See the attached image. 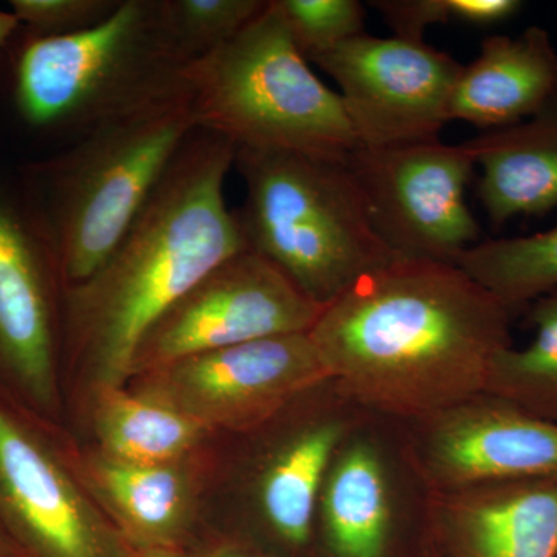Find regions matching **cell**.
Returning a JSON list of instances; mask_svg holds the SVG:
<instances>
[{"instance_id":"22","label":"cell","mask_w":557,"mask_h":557,"mask_svg":"<svg viewBox=\"0 0 557 557\" xmlns=\"http://www.w3.org/2000/svg\"><path fill=\"white\" fill-rule=\"evenodd\" d=\"M525 313L533 339L497 355L483 392L557 424V292L531 302Z\"/></svg>"},{"instance_id":"5","label":"cell","mask_w":557,"mask_h":557,"mask_svg":"<svg viewBox=\"0 0 557 557\" xmlns=\"http://www.w3.org/2000/svg\"><path fill=\"white\" fill-rule=\"evenodd\" d=\"M183 75L197 129L236 149L346 160L359 146L338 91L299 53L270 0L236 38L189 62Z\"/></svg>"},{"instance_id":"24","label":"cell","mask_w":557,"mask_h":557,"mask_svg":"<svg viewBox=\"0 0 557 557\" xmlns=\"http://www.w3.org/2000/svg\"><path fill=\"white\" fill-rule=\"evenodd\" d=\"M289 39L307 61L366 33L358 0H270Z\"/></svg>"},{"instance_id":"20","label":"cell","mask_w":557,"mask_h":557,"mask_svg":"<svg viewBox=\"0 0 557 557\" xmlns=\"http://www.w3.org/2000/svg\"><path fill=\"white\" fill-rule=\"evenodd\" d=\"M94 423L100 453L131 463H178L209 432L163 399L124 387H95Z\"/></svg>"},{"instance_id":"25","label":"cell","mask_w":557,"mask_h":557,"mask_svg":"<svg viewBox=\"0 0 557 557\" xmlns=\"http://www.w3.org/2000/svg\"><path fill=\"white\" fill-rule=\"evenodd\" d=\"M10 5L32 36H64L108 20L120 0H10Z\"/></svg>"},{"instance_id":"8","label":"cell","mask_w":557,"mask_h":557,"mask_svg":"<svg viewBox=\"0 0 557 557\" xmlns=\"http://www.w3.org/2000/svg\"><path fill=\"white\" fill-rule=\"evenodd\" d=\"M346 164L373 230L395 258L457 265L479 244L482 230L465 197L478 168L467 141L358 146Z\"/></svg>"},{"instance_id":"16","label":"cell","mask_w":557,"mask_h":557,"mask_svg":"<svg viewBox=\"0 0 557 557\" xmlns=\"http://www.w3.org/2000/svg\"><path fill=\"white\" fill-rule=\"evenodd\" d=\"M440 557H557V475L434 491Z\"/></svg>"},{"instance_id":"28","label":"cell","mask_w":557,"mask_h":557,"mask_svg":"<svg viewBox=\"0 0 557 557\" xmlns=\"http://www.w3.org/2000/svg\"><path fill=\"white\" fill-rule=\"evenodd\" d=\"M199 557H273L240 537L222 539L205 549Z\"/></svg>"},{"instance_id":"15","label":"cell","mask_w":557,"mask_h":557,"mask_svg":"<svg viewBox=\"0 0 557 557\" xmlns=\"http://www.w3.org/2000/svg\"><path fill=\"white\" fill-rule=\"evenodd\" d=\"M406 424L432 491L557 475V424L486 392Z\"/></svg>"},{"instance_id":"3","label":"cell","mask_w":557,"mask_h":557,"mask_svg":"<svg viewBox=\"0 0 557 557\" xmlns=\"http://www.w3.org/2000/svg\"><path fill=\"white\" fill-rule=\"evenodd\" d=\"M347 159V157H346ZM245 244L319 306L397 260L373 230L346 160L236 149Z\"/></svg>"},{"instance_id":"29","label":"cell","mask_w":557,"mask_h":557,"mask_svg":"<svg viewBox=\"0 0 557 557\" xmlns=\"http://www.w3.org/2000/svg\"><path fill=\"white\" fill-rule=\"evenodd\" d=\"M121 557H190L182 547H143L124 541L123 556Z\"/></svg>"},{"instance_id":"13","label":"cell","mask_w":557,"mask_h":557,"mask_svg":"<svg viewBox=\"0 0 557 557\" xmlns=\"http://www.w3.org/2000/svg\"><path fill=\"white\" fill-rule=\"evenodd\" d=\"M146 394L208 431L247 434L330 380L307 333L273 336L180 359L143 375Z\"/></svg>"},{"instance_id":"7","label":"cell","mask_w":557,"mask_h":557,"mask_svg":"<svg viewBox=\"0 0 557 557\" xmlns=\"http://www.w3.org/2000/svg\"><path fill=\"white\" fill-rule=\"evenodd\" d=\"M432 494L406 421L364 410L325 472L313 557H426Z\"/></svg>"},{"instance_id":"18","label":"cell","mask_w":557,"mask_h":557,"mask_svg":"<svg viewBox=\"0 0 557 557\" xmlns=\"http://www.w3.org/2000/svg\"><path fill=\"white\" fill-rule=\"evenodd\" d=\"M480 203L494 226L557 208V100L533 119L468 139Z\"/></svg>"},{"instance_id":"6","label":"cell","mask_w":557,"mask_h":557,"mask_svg":"<svg viewBox=\"0 0 557 557\" xmlns=\"http://www.w3.org/2000/svg\"><path fill=\"white\" fill-rule=\"evenodd\" d=\"M186 65L161 0H120L87 30L32 36L17 57L14 98L32 126L84 135L186 94Z\"/></svg>"},{"instance_id":"27","label":"cell","mask_w":557,"mask_h":557,"mask_svg":"<svg viewBox=\"0 0 557 557\" xmlns=\"http://www.w3.org/2000/svg\"><path fill=\"white\" fill-rule=\"evenodd\" d=\"M453 21L472 27H493L522 10L519 0H449Z\"/></svg>"},{"instance_id":"17","label":"cell","mask_w":557,"mask_h":557,"mask_svg":"<svg viewBox=\"0 0 557 557\" xmlns=\"http://www.w3.org/2000/svg\"><path fill=\"white\" fill-rule=\"evenodd\" d=\"M557 100V50L545 28L516 38L487 36L479 57L463 65L449 101V120L482 132L515 126Z\"/></svg>"},{"instance_id":"2","label":"cell","mask_w":557,"mask_h":557,"mask_svg":"<svg viewBox=\"0 0 557 557\" xmlns=\"http://www.w3.org/2000/svg\"><path fill=\"white\" fill-rule=\"evenodd\" d=\"M234 153L228 139L194 131L115 251L65 287L67 343L95 387H124L150 329L248 248L225 199Z\"/></svg>"},{"instance_id":"4","label":"cell","mask_w":557,"mask_h":557,"mask_svg":"<svg viewBox=\"0 0 557 557\" xmlns=\"http://www.w3.org/2000/svg\"><path fill=\"white\" fill-rule=\"evenodd\" d=\"M194 131L186 91L95 127L39 168L46 205L36 219L65 287L115 251Z\"/></svg>"},{"instance_id":"21","label":"cell","mask_w":557,"mask_h":557,"mask_svg":"<svg viewBox=\"0 0 557 557\" xmlns=\"http://www.w3.org/2000/svg\"><path fill=\"white\" fill-rule=\"evenodd\" d=\"M457 265L518 317L557 292V226L533 236L480 240Z\"/></svg>"},{"instance_id":"23","label":"cell","mask_w":557,"mask_h":557,"mask_svg":"<svg viewBox=\"0 0 557 557\" xmlns=\"http://www.w3.org/2000/svg\"><path fill=\"white\" fill-rule=\"evenodd\" d=\"M265 5L267 0H161L164 24L186 64L236 38Z\"/></svg>"},{"instance_id":"10","label":"cell","mask_w":557,"mask_h":557,"mask_svg":"<svg viewBox=\"0 0 557 557\" xmlns=\"http://www.w3.org/2000/svg\"><path fill=\"white\" fill-rule=\"evenodd\" d=\"M321 310L269 259L244 249L201 278L150 329L132 376L219 348L307 333Z\"/></svg>"},{"instance_id":"9","label":"cell","mask_w":557,"mask_h":557,"mask_svg":"<svg viewBox=\"0 0 557 557\" xmlns=\"http://www.w3.org/2000/svg\"><path fill=\"white\" fill-rule=\"evenodd\" d=\"M364 410L330 379L255 429L262 443L245 480L255 527L249 544L273 557H313L314 515L325 472Z\"/></svg>"},{"instance_id":"12","label":"cell","mask_w":557,"mask_h":557,"mask_svg":"<svg viewBox=\"0 0 557 557\" xmlns=\"http://www.w3.org/2000/svg\"><path fill=\"white\" fill-rule=\"evenodd\" d=\"M36 416L0 388V519L27 557H121L124 539L83 494Z\"/></svg>"},{"instance_id":"1","label":"cell","mask_w":557,"mask_h":557,"mask_svg":"<svg viewBox=\"0 0 557 557\" xmlns=\"http://www.w3.org/2000/svg\"><path fill=\"white\" fill-rule=\"evenodd\" d=\"M512 318L460 267L397 259L322 307L309 336L351 401L410 423L485 391Z\"/></svg>"},{"instance_id":"32","label":"cell","mask_w":557,"mask_h":557,"mask_svg":"<svg viewBox=\"0 0 557 557\" xmlns=\"http://www.w3.org/2000/svg\"><path fill=\"white\" fill-rule=\"evenodd\" d=\"M426 557H440L437 553L434 552V548L429 549Z\"/></svg>"},{"instance_id":"30","label":"cell","mask_w":557,"mask_h":557,"mask_svg":"<svg viewBox=\"0 0 557 557\" xmlns=\"http://www.w3.org/2000/svg\"><path fill=\"white\" fill-rule=\"evenodd\" d=\"M0 557H27L0 519Z\"/></svg>"},{"instance_id":"11","label":"cell","mask_w":557,"mask_h":557,"mask_svg":"<svg viewBox=\"0 0 557 557\" xmlns=\"http://www.w3.org/2000/svg\"><path fill=\"white\" fill-rule=\"evenodd\" d=\"M310 64L339 87L362 148L437 141L463 64L426 42L368 33L318 54Z\"/></svg>"},{"instance_id":"19","label":"cell","mask_w":557,"mask_h":557,"mask_svg":"<svg viewBox=\"0 0 557 557\" xmlns=\"http://www.w3.org/2000/svg\"><path fill=\"white\" fill-rule=\"evenodd\" d=\"M84 475L119 533L143 547H180L193 512V486L178 463H131L98 454Z\"/></svg>"},{"instance_id":"14","label":"cell","mask_w":557,"mask_h":557,"mask_svg":"<svg viewBox=\"0 0 557 557\" xmlns=\"http://www.w3.org/2000/svg\"><path fill=\"white\" fill-rule=\"evenodd\" d=\"M60 285L38 219L0 188V388L46 420L60 406Z\"/></svg>"},{"instance_id":"26","label":"cell","mask_w":557,"mask_h":557,"mask_svg":"<svg viewBox=\"0 0 557 557\" xmlns=\"http://www.w3.org/2000/svg\"><path fill=\"white\" fill-rule=\"evenodd\" d=\"M395 38L423 42L424 32L432 25L448 24L449 0H373L370 2Z\"/></svg>"},{"instance_id":"31","label":"cell","mask_w":557,"mask_h":557,"mask_svg":"<svg viewBox=\"0 0 557 557\" xmlns=\"http://www.w3.org/2000/svg\"><path fill=\"white\" fill-rule=\"evenodd\" d=\"M20 25V21L11 11L0 10V46H3L13 36Z\"/></svg>"}]
</instances>
